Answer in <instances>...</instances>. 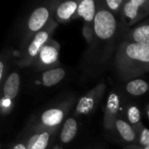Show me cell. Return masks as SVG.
Wrapping results in <instances>:
<instances>
[{"label": "cell", "mask_w": 149, "mask_h": 149, "mask_svg": "<svg viewBox=\"0 0 149 149\" xmlns=\"http://www.w3.org/2000/svg\"><path fill=\"white\" fill-rule=\"evenodd\" d=\"M125 119L126 120L134 127V129L143 126L141 121V112L138 106L134 103H130L127 105L125 108Z\"/></svg>", "instance_id": "obj_19"}, {"label": "cell", "mask_w": 149, "mask_h": 149, "mask_svg": "<svg viewBox=\"0 0 149 149\" xmlns=\"http://www.w3.org/2000/svg\"><path fill=\"white\" fill-rule=\"evenodd\" d=\"M145 113H146V115L149 120V103L145 107Z\"/></svg>", "instance_id": "obj_26"}, {"label": "cell", "mask_w": 149, "mask_h": 149, "mask_svg": "<svg viewBox=\"0 0 149 149\" xmlns=\"http://www.w3.org/2000/svg\"><path fill=\"white\" fill-rule=\"evenodd\" d=\"M10 149H28L27 148V140H21L14 143Z\"/></svg>", "instance_id": "obj_24"}, {"label": "cell", "mask_w": 149, "mask_h": 149, "mask_svg": "<svg viewBox=\"0 0 149 149\" xmlns=\"http://www.w3.org/2000/svg\"><path fill=\"white\" fill-rule=\"evenodd\" d=\"M58 23L54 20L53 17L48 23V24L38 33H37L34 38L31 40L28 45L23 50L20 59L18 60V65L21 67L31 66L40 53L45 44L51 39V36L56 30Z\"/></svg>", "instance_id": "obj_5"}, {"label": "cell", "mask_w": 149, "mask_h": 149, "mask_svg": "<svg viewBox=\"0 0 149 149\" xmlns=\"http://www.w3.org/2000/svg\"><path fill=\"white\" fill-rule=\"evenodd\" d=\"M9 70V59L8 56L5 57L4 55L2 56V59L0 61V83L1 85L3 84L4 80L8 77L7 72Z\"/></svg>", "instance_id": "obj_23"}, {"label": "cell", "mask_w": 149, "mask_h": 149, "mask_svg": "<svg viewBox=\"0 0 149 149\" xmlns=\"http://www.w3.org/2000/svg\"><path fill=\"white\" fill-rule=\"evenodd\" d=\"M115 130L124 141L131 144H137L136 131L125 118L120 116L117 119L115 122Z\"/></svg>", "instance_id": "obj_16"}, {"label": "cell", "mask_w": 149, "mask_h": 149, "mask_svg": "<svg viewBox=\"0 0 149 149\" xmlns=\"http://www.w3.org/2000/svg\"><path fill=\"white\" fill-rule=\"evenodd\" d=\"M136 134H137V144L141 148H148L149 147V129L146 127L144 125L136 128Z\"/></svg>", "instance_id": "obj_20"}, {"label": "cell", "mask_w": 149, "mask_h": 149, "mask_svg": "<svg viewBox=\"0 0 149 149\" xmlns=\"http://www.w3.org/2000/svg\"><path fill=\"white\" fill-rule=\"evenodd\" d=\"M82 33L83 37L87 42L88 45H93L95 40V34H94V29H93V24H84L83 29H82Z\"/></svg>", "instance_id": "obj_22"}, {"label": "cell", "mask_w": 149, "mask_h": 149, "mask_svg": "<svg viewBox=\"0 0 149 149\" xmlns=\"http://www.w3.org/2000/svg\"><path fill=\"white\" fill-rule=\"evenodd\" d=\"M97 10L98 2H95L93 0H82L79 2L75 17H81L85 22L84 24H93Z\"/></svg>", "instance_id": "obj_14"}, {"label": "cell", "mask_w": 149, "mask_h": 149, "mask_svg": "<svg viewBox=\"0 0 149 149\" xmlns=\"http://www.w3.org/2000/svg\"><path fill=\"white\" fill-rule=\"evenodd\" d=\"M65 75L66 72L63 67H56L42 72L38 79L43 86L52 87L61 82L65 78Z\"/></svg>", "instance_id": "obj_15"}, {"label": "cell", "mask_w": 149, "mask_h": 149, "mask_svg": "<svg viewBox=\"0 0 149 149\" xmlns=\"http://www.w3.org/2000/svg\"><path fill=\"white\" fill-rule=\"evenodd\" d=\"M114 65L123 80L137 79L149 72V45L123 40L117 47Z\"/></svg>", "instance_id": "obj_1"}, {"label": "cell", "mask_w": 149, "mask_h": 149, "mask_svg": "<svg viewBox=\"0 0 149 149\" xmlns=\"http://www.w3.org/2000/svg\"><path fill=\"white\" fill-rule=\"evenodd\" d=\"M125 91L127 94L133 97H140L149 91V83L148 81L137 78L128 80L125 86Z\"/></svg>", "instance_id": "obj_18"}, {"label": "cell", "mask_w": 149, "mask_h": 149, "mask_svg": "<svg viewBox=\"0 0 149 149\" xmlns=\"http://www.w3.org/2000/svg\"><path fill=\"white\" fill-rule=\"evenodd\" d=\"M123 102V97L118 91L110 92L104 110V127L107 131L115 130V122L120 117V108Z\"/></svg>", "instance_id": "obj_9"}, {"label": "cell", "mask_w": 149, "mask_h": 149, "mask_svg": "<svg viewBox=\"0 0 149 149\" xmlns=\"http://www.w3.org/2000/svg\"><path fill=\"white\" fill-rule=\"evenodd\" d=\"M58 1H51L41 4L32 10L29 16L22 38V50H24L34 36L42 31L53 17L54 10L58 4Z\"/></svg>", "instance_id": "obj_3"}, {"label": "cell", "mask_w": 149, "mask_h": 149, "mask_svg": "<svg viewBox=\"0 0 149 149\" xmlns=\"http://www.w3.org/2000/svg\"><path fill=\"white\" fill-rule=\"evenodd\" d=\"M124 40L149 45V17L131 28L125 34Z\"/></svg>", "instance_id": "obj_12"}, {"label": "cell", "mask_w": 149, "mask_h": 149, "mask_svg": "<svg viewBox=\"0 0 149 149\" xmlns=\"http://www.w3.org/2000/svg\"><path fill=\"white\" fill-rule=\"evenodd\" d=\"M106 89H107L106 82L103 80L99 82L86 94H85L80 98V100L77 103L74 114L87 115L93 113L102 100Z\"/></svg>", "instance_id": "obj_7"}, {"label": "cell", "mask_w": 149, "mask_h": 149, "mask_svg": "<svg viewBox=\"0 0 149 149\" xmlns=\"http://www.w3.org/2000/svg\"><path fill=\"white\" fill-rule=\"evenodd\" d=\"M79 2L80 1L69 0L58 3L53 13L54 20L58 24H62L70 21L75 17Z\"/></svg>", "instance_id": "obj_11"}, {"label": "cell", "mask_w": 149, "mask_h": 149, "mask_svg": "<svg viewBox=\"0 0 149 149\" xmlns=\"http://www.w3.org/2000/svg\"><path fill=\"white\" fill-rule=\"evenodd\" d=\"M119 28L117 16L112 13L104 4L103 1L98 2V10L93 23L95 34L94 42L102 45L112 44Z\"/></svg>", "instance_id": "obj_2"}, {"label": "cell", "mask_w": 149, "mask_h": 149, "mask_svg": "<svg viewBox=\"0 0 149 149\" xmlns=\"http://www.w3.org/2000/svg\"><path fill=\"white\" fill-rule=\"evenodd\" d=\"M143 149H149V147H148V148H142Z\"/></svg>", "instance_id": "obj_27"}, {"label": "cell", "mask_w": 149, "mask_h": 149, "mask_svg": "<svg viewBox=\"0 0 149 149\" xmlns=\"http://www.w3.org/2000/svg\"><path fill=\"white\" fill-rule=\"evenodd\" d=\"M78 121L74 117L67 118L64 124L60 133V141L64 144H68L73 141L78 133Z\"/></svg>", "instance_id": "obj_17"}, {"label": "cell", "mask_w": 149, "mask_h": 149, "mask_svg": "<svg viewBox=\"0 0 149 149\" xmlns=\"http://www.w3.org/2000/svg\"><path fill=\"white\" fill-rule=\"evenodd\" d=\"M103 2L106 7L115 16H120L122 8L126 3L125 0H106Z\"/></svg>", "instance_id": "obj_21"}, {"label": "cell", "mask_w": 149, "mask_h": 149, "mask_svg": "<svg viewBox=\"0 0 149 149\" xmlns=\"http://www.w3.org/2000/svg\"><path fill=\"white\" fill-rule=\"evenodd\" d=\"M21 86V76L18 72L12 71L2 85V110L8 111L11 107L14 100L17 98Z\"/></svg>", "instance_id": "obj_10"}, {"label": "cell", "mask_w": 149, "mask_h": 149, "mask_svg": "<svg viewBox=\"0 0 149 149\" xmlns=\"http://www.w3.org/2000/svg\"><path fill=\"white\" fill-rule=\"evenodd\" d=\"M59 45L57 41L50 39L41 50L32 66L36 71L45 72L46 70L59 67L58 62Z\"/></svg>", "instance_id": "obj_8"}, {"label": "cell", "mask_w": 149, "mask_h": 149, "mask_svg": "<svg viewBox=\"0 0 149 149\" xmlns=\"http://www.w3.org/2000/svg\"><path fill=\"white\" fill-rule=\"evenodd\" d=\"M120 17L127 27L143 22L149 17V0L126 1Z\"/></svg>", "instance_id": "obj_6"}, {"label": "cell", "mask_w": 149, "mask_h": 149, "mask_svg": "<svg viewBox=\"0 0 149 149\" xmlns=\"http://www.w3.org/2000/svg\"><path fill=\"white\" fill-rule=\"evenodd\" d=\"M56 131L57 129H45L31 132V135L27 139V148L46 149Z\"/></svg>", "instance_id": "obj_13"}, {"label": "cell", "mask_w": 149, "mask_h": 149, "mask_svg": "<svg viewBox=\"0 0 149 149\" xmlns=\"http://www.w3.org/2000/svg\"><path fill=\"white\" fill-rule=\"evenodd\" d=\"M124 149H143L141 147H140L139 145L136 144H130L128 146H127L126 148H124Z\"/></svg>", "instance_id": "obj_25"}, {"label": "cell", "mask_w": 149, "mask_h": 149, "mask_svg": "<svg viewBox=\"0 0 149 149\" xmlns=\"http://www.w3.org/2000/svg\"><path fill=\"white\" fill-rule=\"evenodd\" d=\"M74 103L73 98H69L45 109L31 126V132L45 129H58L65 119Z\"/></svg>", "instance_id": "obj_4"}]
</instances>
